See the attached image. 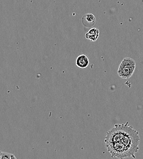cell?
<instances>
[{
  "label": "cell",
  "instance_id": "52a82bcc",
  "mask_svg": "<svg viewBox=\"0 0 143 159\" xmlns=\"http://www.w3.org/2000/svg\"><path fill=\"white\" fill-rule=\"evenodd\" d=\"M1 155H2V151L0 150V159H1Z\"/></svg>",
  "mask_w": 143,
  "mask_h": 159
},
{
  "label": "cell",
  "instance_id": "8992f818",
  "mask_svg": "<svg viewBox=\"0 0 143 159\" xmlns=\"http://www.w3.org/2000/svg\"><path fill=\"white\" fill-rule=\"evenodd\" d=\"M16 159V157L14 154H10V153L6 152H2L1 159Z\"/></svg>",
  "mask_w": 143,
  "mask_h": 159
},
{
  "label": "cell",
  "instance_id": "7a4b0ae2",
  "mask_svg": "<svg viewBox=\"0 0 143 159\" xmlns=\"http://www.w3.org/2000/svg\"><path fill=\"white\" fill-rule=\"evenodd\" d=\"M136 68V62L131 58H125L120 64L118 75L123 79H130L135 72Z\"/></svg>",
  "mask_w": 143,
  "mask_h": 159
},
{
  "label": "cell",
  "instance_id": "6da1fadb",
  "mask_svg": "<svg viewBox=\"0 0 143 159\" xmlns=\"http://www.w3.org/2000/svg\"><path fill=\"white\" fill-rule=\"evenodd\" d=\"M139 134L128 122L116 124L106 134L105 143L108 151L113 158H135L139 150Z\"/></svg>",
  "mask_w": 143,
  "mask_h": 159
},
{
  "label": "cell",
  "instance_id": "277c9868",
  "mask_svg": "<svg viewBox=\"0 0 143 159\" xmlns=\"http://www.w3.org/2000/svg\"><path fill=\"white\" fill-rule=\"evenodd\" d=\"M99 34L100 31L98 28H92L87 33H86L85 38L90 40L92 42H96L99 37Z\"/></svg>",
  "mask_w": 143,
  "mask_h": 159
},
{
  "label": "cell",
  "instance_id": "3957f363",
  "mask_svg": "<svg viewBox=\"0 0 143 159\" xmlns=\"http://www.w3.org/2000/svg\"><path fill=\"white\" fill-rule=\"evenodd\" d=\"M96 22V18L92 13H87L82 18V23L86 28H92Z\"/></svg>",
  "mask_w": 143,
  "mask_h": 159
},
{
  "label": "cell",
  "instance_id": "5b68a950",
  "mask_svg": "<svg viewBox=\"0 0 143 159\" xmlns=\"http://www.w3.org/2000/svg\"><path fill=\"white\" fill-rule=\"evenodd\" d=\"M89 64L88 57L85 55H81L76 60V66L80 68H86Z\"/></svg>",
  "mask_w": 143,
  "mask_h": 159
}]
</instances>
